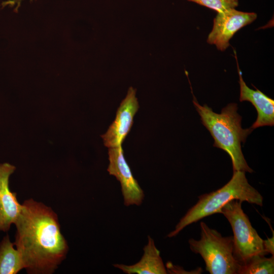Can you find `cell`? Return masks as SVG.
I'll use <instances>...</instances> for the list:
<instances>
[{
  "label": "cell",
  "mask_w": 274,
  "mask_h": 274,
  "mask_svg": "<svg viewBox=\"0 0 274 274\" xmlns=\"http://www.w3.org/2000/svg\"><path fill=\"white\" fill-rule=\"evenodd\" d=\"M14 224V243L24 268L30 274H52L66 258L68 250L57 214L42 202L30 198L22 204Z\"/></svg>",
  "instance_id": "6da1fadb"
},
{
  "label": "cell",
  "mask_w": 274,
  "mask_h": 274,
  "mask_svg": "<svg viewBox=\"0 0 274 274\" xmlns=\"http://www.w3.org/2000/svg\"><path fill=\"white\" fill-rule=\"evenodd\" d=\"M193 105L203 125L214 140V146L225 151L230 156L233 171L252 173L243 154L241 143H245L253 129L242 127V117L237 113L236 104L231 103L220 114L213 112L207 105L201 106L193 95Z\"/></svg>",
  "instance_id": "7a4b0ae2"
},
{
  "label": "cell",
  "mask_w": 274,
  "mask_h": 274,
  "mask_svg": "<svg viewBox=\"0 0 274 274\" xmlns=\"http://www.w3.org/2000/svg\"><path fill=\"white\" fill-rule=\"evenodd\" d=\"M196 203L180 219L167 237L176 236L185 227L199 220L216 213L232 200L247 201L262 207L263 197L248 182L243 171H233L230 181L221 188L198 197Z\"/></svg>",
  "instance_id": "3957f363"
},
{
  "label": "cell",
  "mask_w": 274,
  "mask_h": 274,
  "mask_svg": "<svg viewBox=\"0 0 274 274\" xmlns=\"http://www.w3.org/2000/svg\"><path fill=\"white\" fill-rule=\"evenodd\" d=\"M200 238L189 239L190 250L199 254L211 274H238L240 263L234 253L233 236H223L201 222Z\"/></svg>",
  "instance_id": "277c9868"
},
{
  "label": "cell",
  "mask_w": 274,
  "mask_h": 274,
  "mask_svg": "<svg viewBox=\"0 0 274 274\" xmlns=\"http://www.w3.org/2000/svg\"><path fill=\"white\" fill-rule=\"evenodd\" d=\"M242 202L232 200L224 205L219 213L229 222L233 233L234 255L241 263L256 254L265 255L263 239L252 227L242 208Z\"/></svg>",
  "instance_id": "5b68a950"
},
{
  "label": "cell",
  "mask_w": 274,
  "mask_h": 274,
  "mask_svg": "<svg viewBox=\"0 0 274 274\" xmlns=\"http://www.w3.org/2000/svg\"><path fill=\"white\" fill-rule=\"evenodd\" d=\"M256 18L255 13L239 11L235 8L218 12L214 19L213 27L208 37L207 42L216 45L221 51H225L230 45L229 41L233 35Z\"/></svg>",
  "instance_id": "8992f818"
},
{
  "label": "cell",
  "mask_w": 274,
  "mask_h": 274,
  "mask_svg": "<svg viewBox=\"0 0 274 274\" xmlns=\"http://www.w3.org/2000/svg\"><path fill=\"white\" fill-rule=\"evenodd\" d=\"M108 155L109 164L107 170L119 181L124 205L140 206L145 194L125 159L122 146L109 148Z\"/></svg>",
  "instance_id": "52a82bcc"
},
{
  "label": "cell",
  "mask_w": 274,
  "mask_h": 274,
  "mask_svg": "<svg viewBox=\"0 0 274 274\" xmlns=\"http://www.w3.org/2000/svg\"><path fill=\"white\" fill-rule=\"evenodd\" d=\"M135 94L136 89L129 87L125 98L118 108L114 121L107 132L101 135L106 147L112 148L121 146L129 132L134 116L139 108Z\"/></svg>",
  "instance_id": "ba28073f"
},
{
  "label": "cell",
  "mask_w": 274,
  "mask_h": 274,
  "mask_svg": "<svg viewBox=\"0 0 274 274\" xmlns=\"http://www.w3.org/2000/svg\"><path fill=\"white\" fill-rule=\"evenodd\" d=\"M15 166L8 163L0 164V231H8L20 215L22 205L18 202L16 192L9 188V177Z\"/></svg>",
  "instance_id": "9c48e42d"
},
{
  "label": "cell",
  "mask_w": 274,
  "mask_h": 274,
  "mask_svg": "<svg viewBox=\"0 0 274 274\" xmlns=\"http://www.w3.org/2000/svg\"><path fill=\"white\" fill-rule=\"evenodd\" d=\"M239 76L240 86L239 101H248L255 107L257 112V118L250 128L254 129L264 126L274 125V100L260 90H255L247 86L243 80L239 68L236 53L234 51Z\"/></svg>",
  "instance_id": "30bf717a"
},
{
  "label": "cell",
  "mask_w": 274,
  "mask_h": 274,
  "mask_svg": "<svg viewBox=\"0 0 274 274\" xmlns=\"http://www.w3.org/2000/svg\"><path fill=\"white\" fill-rule=\"evenodd\" d=\"M144 254L139 262L133 265L114 264L113 266L127 274H166L165 266L153 239L148 236V243L143 248Z\"/></svg>",
  "instance_id": "8fae6325"
},
{
  "label": "cell",
  "mask_w": 274,
  "mask_h": 274,
  "mask_svg": "<svg viewBox=\"0 0 274 274\" xmlns=\"http://www.w3.org/2000/svg\"><path fill=\"white\" fill-rule=\"evenodd\" d=\"M10 241L8 234L0 243V274H16L24 266L18 250Z\"/></svg>",
  "instance_id": "7c38bea8"
},
{
  "label": "cell",
  "mask_w": 274,
  "mask_h": 274,
  "mask_svg": "<svg viewBox=\"0 0 274 274\" xmlns=\"http://www.w3.org/2000/svg\"><path fill=\"white\" fill-rule=\"evenodd\" d=\"M274 273V257L267 258L261 254L255 255L240 263L238 274H271Z\"/></svg>",
  "instance_id": "4fadbf2b"
},
{
  "label": "cell",
  "mask_w": 274,
  "mask_h": 274,
  "mask_svg": "<svg viewBox=\"0 0 274 274\" xmlns=\"http://www.w3.org/2000/svg\"><path fill=\"white\" fill-rule=\"evenodd\" d=\"M206 7L218 12L234 9L238 5V0H187Z\"/></svg>",
  "instance_id": "5bb4252c"
},
{
  "label": "cell",
  "mask_w": 274,
  "mask_h": 274,
  "mask_svg": "<svg viewBox=\"0 0 274 274\" xmlns=\"http://www.w3.org/2000/svg\"><path fill=\"white\" fill-rule=\"evenodd\" d=\"M264 250L267 254L270 253L273 255V236L271 238H267L263 240Z\"/></svg>",
  "instance_id": "9a60e30c"
}]
</instances>
